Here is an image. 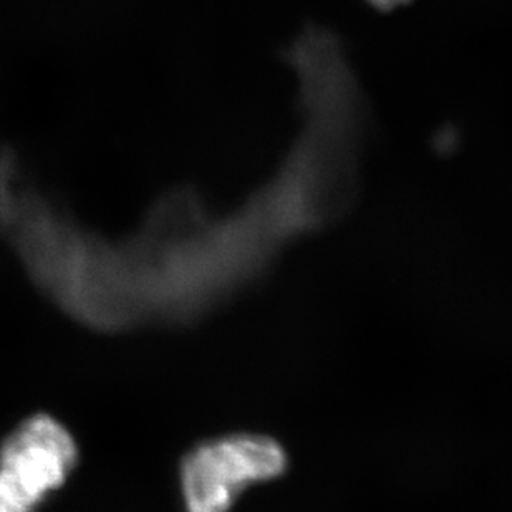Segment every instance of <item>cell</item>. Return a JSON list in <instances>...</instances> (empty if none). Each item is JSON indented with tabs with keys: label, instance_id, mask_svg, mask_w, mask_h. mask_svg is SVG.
<instances>
[{
	"label": "cell",
	"instance_id": "3",
	"mask_svg": "<svg viewBox=\"0 0 512 512\" xmlns=\"http://www.w3.org/2000/svg\"><path fill=\"white\" fill-rule=\"evenodd\" d=\"M78 463L75 436L62 421L34 415L0 445V512H39Z\"/></svg>",
	"mask_w": 512,
	"mask_h": 512
},
{
	"label": "cell",
	"instance_id": "4",
	"mask_svg": "<svg viewBox=\"0 0 512 512\" xmlns=\"http://www.w3.org/2000/svg\"><path fill=\"white\" fill-rule=\"evenodd\" d=\"M367 2L372 7H375V9L387 12V10H395L401 7V5L408 4L410 0H367Z\"/></svg>",
	"mask_w": 512,
	"mask_h": 512
},
{
	"label": "cell",
	"instance_id": "1",
	"mask_svg": "<svg viewBox=\"0 0 512 512\" xmlns=\"http://www.w3.org/2000/svg\"><path fill=\"white\" fill-rule=\"evenodd\" d=\"M0 234L49 300L100 332L194 322L267 269L251 214L213 213L191 188L156 199L130 236L108 239L27 186L5 206Z\"/></svg>",
	"mask_w": 512,
	"mask_h": 512
},
{
	"label": "cell",
	"instance_id": "2",
	"mask_svg": "<svg viewBox=\"0 0 512 512\" xmlns=\"http://www.w3.org/2000/svg\"><path fill=\"white\" fill-rule=\"evenodd\" d=\"M289 469V455L272 436L232 433L194 446L179 464L184 512H231L251 488Z\"/></svg>",
	"mask_w": 512,
	"mask_h": 512
}]
</instances>
